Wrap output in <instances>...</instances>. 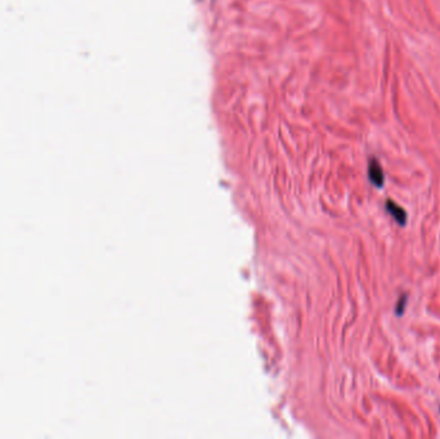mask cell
Instances as JSON below:
<instances>
[{"instance_id": "1", "label": "cell", "mask_w": 440, "mask_h": 439, "mask_svg": "<svg viewBox=\"0 0 440 439\" xmlns=\"http://www.w3.org/2000/svg\"><path fill=\"white\" fill-rule=\"evenodd\" d=\"M368 179L376 188H382L385 183V174L381 164L376 158H372L368 163Z\"/></svg>"}, {"instance_id": "2", "label": "cell", "mask_w": 440, "mask_h": 439, "mask_svg": "<svg viewBox=\"0 0 440 439\" xmlns=\"http://www.w3.org/2000/svg\"><path fill=\"white\" fill-rule=\"evenodd\" d=\"M385 210H386V213L389 214L390 217H393V219L398 223L399 226H405L408 215L402 206H399L398 204H395L391 200H387L386 204H385Z\"/></svg>"}, {"instance_id": "3", "label": "cell", "mask_w": 440, "mask_h": 439, "mask_svg": "<svg viewBox=\"0 0 440 439\" xmlns=\"http://www.w3.org/2000/svg\"><path fill=\"white\" fill-rule=\"evenodd\" d=\"M407 303H408V297H407V294H403L402 297L399 298L398 302H396L395 315L398 316V317H400V316H403V313H404V309H405V306H407Z\"/></svg>"}]
</instances>
